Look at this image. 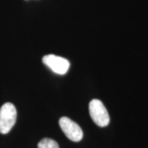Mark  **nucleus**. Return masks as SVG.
I'll return each mask as SVG.
<instances>
[{
  "mask_svg": "<svg viewBox=\"0 0 148 148\" xmlns=\"http://www.w3.org/2000/svg\"><path fill=\"white\" fill-rule=\"evenodd\" d=\"M16 110L12 103L8 102L0 108V133L5 134L8 133L15 124Z\"/></svg>",
  "mask_w": 148,
  "mask_h": 148,
  "instance_id": "f257e3e1",
  "label": "nucleus"
},
{
  "mask_svg": "<svg viewBox=\"0 0 148 148\" xmlns=\"http://www.w3.org/2000/svg\"><path fill=\"white\" fill-rule=\"evenodd\" d=\"M89 114L92 121L99 127H106L110 122V116L106 107L100 100L94 99L89 103Z\"/></svg>",
  "mask_w": 148,
  "mask_h": 148,
  "instance_id": "f03ea898",
  "label": "nucleus"
},
{
  "mask_svg": "<svg viewBox=\"0 0 148 148\" xmlns=\"http://www.w3.org/2000/svg\"><path fill=\"white\" fill-rule=\"evenodd\" d=\"M59 125L65 136L69 140L74 142H78L82 140V130L75 121L66 116H62L59 120Z\"/></svg>",
  "mask_w": 148,
  "mask_h": 148,
  "instance_id": "7ed1b4c3",
  "label": "nucleus"
},
{
  "mask_svg": "<svg viewBox=\"0 0 148 148\" xmlns=\"http://www.w3.org/2000/svg\"><path fill=\"white\" fill-rule=\"evenodd\" d=\"M42 62L52 70L54 73L59 75H64L69 69V60L53 54L46 55L42 58Z\"/></svg>",
  "mask_w": 148,
  "mask_h": 148,
  "instance_id": "20e7f679",
  "label": "nucleus"
},
{
  "mask_svg": "<svg viewBox=\"0 0 148 148\" xmlns=\"http://www.w3.org/2000/svg\"><path fill=\"white\" fill-rule=\"evenodd\" d=\"M38 148H59V146L57 142L54 140L45 138L38 143Z\"/></svg>",
  "mask_w": 148,
  "mask_h": 148,
  "instance_id": "39448f33",
  "label": "nucleus"
}]
</instances>
